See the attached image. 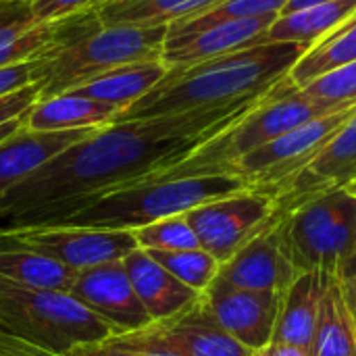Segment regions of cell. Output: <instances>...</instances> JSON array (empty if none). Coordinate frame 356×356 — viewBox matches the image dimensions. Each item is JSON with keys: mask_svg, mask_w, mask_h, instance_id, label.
Returning a JSON list of instances; mask_svg holds the SVG:
<instances>
[{"mask_svg": "<svg viewBox=\"0 0 356 356\" xmlns=\"http://www.w3.org/2000/svg\"><path fill=\"white\" fill-rule=\"evenodd\" d=\"M0 330L54 356L104 342L115 330L58 290L25 288L0 277Z\"/></svg>", "mask_w": 356, "mask_h": 356, "instance_id": "obj_6", "label": "cell"}, {"mask_svg": "<svg viewBox=\"0 0 356 356\" xmlns=\"http://www.w3.org/2000/svg\"><path fill=\"white\" fill-rule=\"evenodd\" d=\"M75 273L77 271L65 267L63 263L31 250L0 248V277L6 282L38 290L69 292Z\"/></svg>", "mask_w": 356, "mask_h": 356, "instance_id": "obj_25", "label": "cell"}, {"mask_svg": "<svg viewBox=\"0 0 356 356\" xmlns=\"http://www.w3.org/2000/svg\"><path fill=\"white\" fill-rule=\"evenodd\" d=\"M353 184H356V108L300 171L263 196L273 200L271 223H280L311 198Z\"/></svg>", "mask_w": 356, "mask_h": 356, "instance_id": "obj_10", "label": "cell"}, {"mask_svg": "<svg viewBox=\"0 0 356 356\" xmlns=\"http://www.w3.org/2000/svg\"><path fill=\"white\" fill-rule=\"evenodd\" d=\"M252 356H311L309 350L290 346V344H280V342H271L265 348L257 350Z\"/></svg>", "mask_w": 356, "mask_h": 356, "instance_id": "obj_37", "label": "cell"}, {"mask_svg": "<svg viewBox=\"0 0 356 356\" xmlns=\"http://www.w3.org/2000/svg\"><path fill=\"white\" fill-rule=\"evenodd\" d=\"M38 98L40 88L35 83L0 96V144L27 127V115Z\"/></svg>", "mask_w": 356, "mask_h": 356, "instance_id": "obj_30", "label": "cell"}, {"mask_svg": "<svg viewBox=\"0 0 356 356\" xmlns=\"http://www.w3.org/2000/svg\"><path fill=\"white\" fill-rule=\"evenodd\" d=\"M353 186H355V184H353Z\"/></svg>", "mask_w": 356, "mask_h": 356, "instance_id": "obj_40", "label": "cell"}, {"mask_svg": "<svg viewBox=\"0 0 356 356\" xmlns=\"http://www.w3.org/2000/svg\"><path fill=\"white\" fill-rule=\"evenodd\" d=\"M125 273L152 321L177 315L200 300V292L188 288L161 267L148 252L136 248L123 259Z\"/></svg>", "mask_w": 356, "mask_h": 356, "instance_id": "obj_17", "label": "cell"}, {"mask_svg": "<svg viewBox=\"0 0 356 356\" xmlns=\"http://www.w3.org/2000/svg\"><path fill=\"white\" fill-rule=\"evenodd\" d=\"M336 111L342 108L309 98L290 81V77H284L242 119L204 142L186 161L161 173L159 177L229 175V169L242 156L254 152L257 148L277 140L280 136L296 129L311 119Z\"/></svg>", "mask_w": 356, "mask_h": 356, "instance_id": "obj_5", "label": "cell"}, {"mask_svg": "<svg viewBox=\"0 0 356 356\" xmlns=\"http://www.w3.org/2000/svg\"><path fill=\"white\" fill-rule=\"evenodd\" d=\"M167 71L169 67L163 60L131 63V65L111 69L69 92L115 106L119 108V113H123L127 106L144 98L167 75Z\"/></svg>", "mask_w": 356, "mask_h": 356, "instance_id": "obj_21", "label": "cell"}, {"mask_svg": "<svg viewBox=\"0 0 356 356\" xmlns=\"http://www.w3.org/2000/svg\"><path fill=\"white\" fill-rule=\"evenodd\" d=\"M113 342L148 353L169 356H252L254 353L236 342L209 313L202 302L188 307L186 311L167 319L150 321L146 327L113 336Z\"/></svg>", "mask_w": 356, "mask_h": 356, "instance_id": "obj_9", "label": "cell"}, {"mask_svg": "<svg viewBox=\"0 0 356 356\" xmlns=\"http://www.w3.org/2000/svg\"><path fill=\"white\" fill-rule=\"evenodd\" d=\"M202 302L236 342L257 353L273 340L284 294L242 290L215 277L202 292Z\"/></svg>", "mask_w": 356, "mask_h": 356, "instance_id": "obj_12", "label": "cell"}, {"mask_svg": "<svg viewBox=\"0 0 356 356\" xmlns=\"http://www.w3.org/2000/svg\"><path fill=\"white\" fill-rule=\"evenodd\" d=\"M350 188H353V190H355V192H356V184H355V186H350Z\"/></svg>", "mask_w": 356, "mask_h": 356, "instance_id": "obj_39", "label": "cell"}, {"mask_svg": "<svg viewBox=\"0 0 356 356\" xmlns=\"http://www.w3.org/2000/svg\"><path fill=\"white\" fill-rule=\"evenodd\" d=\"M296 275L284 244L282 225L269 221L263 232L221 265L217 280L242 290L286 294Z\"/></svg>", "mask_w": 356, "mask_h": 356, "instance_id": "obj_14", "label": "cell"}, {"mask_svg": "<svg viewBox=\"0 0 356 356\" xmlns=\"http://www.w3.org/2000/svg\"><path fill=\"white\" fill-rule=\"evenodd\" d=\"M286 4L288 0H225L211 10L198 17L186 19V21H179V23H173L167 29L169 31H196V29H204L209 25L223 23V21L271 17V15H280Z\"/></svg>", "mask_w": 356, "mask_h": 356, "instance_id": "obj_27", "label": "cell"}, {"mask_svg": "<svg viewBox=\"0 0 356 356\" xmlns=\"http://www.w3.org/2000/svg\"><path fill=\"white\" fill-rule=\"evenodd\" d=\"M98 2L102 0H29V8L35 23H50L90 10Z\"/></svg>", "mask_w": 356, "mask_h": 356, "instance_id": "obj_31", "label": "cell"}, {"mask_svg": "<svg viewBox=\"0 0 356 356\" xmlns=\"http://www.w3.org/2000/svg\"><path fill=\"white\" fill-rule=\"evenodd\" d=\"M353 60H356V13L336 31L313 44L290 69L288 77L296 88H305L313 79Z\"/></svg>", "mask_w": 356, "mask_h": 356, "instance_id": "obj_24", "label": "cell"}, {"mask_svg": "<svg viewBox=\"0 0 356 356\" xmlns=\"http://www.w3.org/2000/svg\"><path fill=\"white\" fill-rule=\"evenodd\" d=\"M67 294L108 323L117 336L134 334L152 321L125 273L123 261L77 271Z\"/></svg>", "mask_w": 356, "mask_h": 356, "instance_id": "obj_13", "label": "cell"}, {"mask_svg": "<svg viewBox=\"0 0 356 356\" xmlns=\"http://www.w3.org/2000/svg\"><path fill=\"white\" fill-rule=\"evenodd\" d=\"M332 280L334 277L323 271H307L296 275V280L284 294L280 319L271 342L311 350L319 305Z\"/></svg>", "mask_w": 356, "mask_h": 356, "instance_id": "obj_18", "label": "cell"}, {"mask_svg": "<svg viewBox=\"0 0 356 356\" xmlns=\"http://www.w3.org/2000/svg\"><path fill=\"white\" fill-rule=\"evenodd\" d=\"M0 356H54L0 330Z\"/></svg>", "mask_w": 356, "mask_h": 356, "instance_id": "obj_34", "label": "cell"}, {"mask_svg": "<svg viewBox=\"0 0 356 356\" xmlns=\"http://www.w3.org/2000/svg\"><path fill=\"white\" fill-rule=\"evenodd\" d=\"M263 96L100 127L10 188L0 202V227L46 225L94 198L159 177L242 119Z\"/></svg>", "mask_w": 356, "mask_h": 356, "instance_id": "obj_1", "label": "cell"}, {"mask_svg": "<svg viewBox=\"0 0 356 356\" xmlns=\"http://www.w3.org/2000/svg\"><path fill=\"white\" fill-rule=\"evenodd\" d=\"M309 50L296 42H265L217 58L169 67L167 75L115 121L150 119L236 104L267 94Z\"/></svg>", "mask_w": 356, "mask_h": 356, "instance_id": "obj_2", "label": "cell"}, {"mask_svg": "<svg viewBox=\"0 0 356 356\" xmlns=\"http://www.w3.org/2000/svg\"><path fill=\"white\" fill-rule=\"evenodd\" d=\"M0 248L31 250L50 257L73 271L111 261H123L138 248L131 232L75 225H17L0 227Z\"/></svg>", "mask_w": 356, "mask_h": 356, "instance_id": "obj_8", "label": "cell"}, {"mask_svg": "<svg viewBox=\"0 0 356 356\" xmlns=\"http://www.w3.org/2000/svg\"><path fill=\"white\" fill-rule=\"evenodd\" d=\"M280 225L298 275L323 271L342 280L356 273V192L350 186L311 198Z\"/></svg>", "mask_w": 356, "mask_h": 356, "instance_id": "obj_7", "label": "cell"}, {"mask_svg": "<svg viewBox=\"0 0 356 356\" xmlns=\"http://www.w3.org/2000/svg\"><path fill=\"white\" fill-rule=\"evenodd\" d=\"M119 117V108L83 98L71 92L50 98H38L27 115L31 131H69V129H100Z\"/></svg>", "mask_w": 356, "mask_h": 356, "instance_id": "obj_19", "label": "cell"}, {"mask_svg": "<svg viewBox=\"0 0 356 356\" xmlns=\"http://www.w3.org/2000/svg\"><path fill=\"white\" fill-rule=\"evenodd\" d=\"M31 83V60L0 69V96L17 92Z\"/></svg>", "mask_w": 356, "mask_h": 356, "instance_id": "obj_33", "label": "cell"}, {"mask_svg": "<svg viewBox=\"0 0 356 356\" xmlns=\"http://www.w3.org/2000/svg\"><path fill=\"white\" fill-rule=\"evenodd\" d=\"M311 356H356V330L346 309L340 282L334 277L321 298L313 332Z\"/></svg>", "mask_w": 356, "mask_h": 356, "instance_id": "obj_23", "label": "cell"}, {"mask_svg": "<svg viewBox=\"0 0 356 356\" xmlns=\"http://www.w3.org/2000/svg\"><path fill=\"white\" fill-rule=\"evenodd\" d=\"M277 15L223 21L196 31H169L163 44L161 60L167 67L192 65L267 42V33Z\"/></svg>", "mask_w": 356, "mask_h": 356, "instance_id": "obj_15", "label": "cell"}, {"mask_svg": "<svg viewBox=\"0 0 356 356\" xmlns=\"http://www.w3.org/2000/svg\"><path fill=\"white\" fill-rule=\"evenodd\" d=\"M225 0H102L92 10L100 25L169 27L198 17Z\"/></svg>", "mask_w": 356, "mask_h": 356, "instance_id": "obj_20", "label": "cell"}, {"mask_svg": "<svg viewBox=\"0 0 356 356\" xmlns=\"http://www.w3.org/2000/svg\"><path fill=\"white\" fill-rule=\"evenodd\" d=\"M148 252V250H144ZM161 267H165L173 277H177L181 284L196 292H204L215 277L219 275L221 263L213 259L207 250L202 248H190V250H152L148 252Z\"/></svg>", "mask_w": 356, "mask_h": 356, "instance_id": "obj_26", "label": "cell"}, {"mask_svg": "<svg viewBox=\"0 0 356 356\" xmlns=\"http://www.w3.org/2000/svg\"><path fill=\"white\" fill-rule=\"evenodd\" d=\"M98 129L69 131H31L23 127L13 138L0 144V202L10 188L48 163L65 148L90 138Z\"/></svg>", "mask_w": 356, "mask_h": 356, "instance_id": "obj_16", "label": "cell"}, {"mask_svg": "<svg viewBox=\"0 0 356 356\" xmlns=\"http://www.w3.org/2000/svg\"><path fill=\"white\" fill-rule=\"evenodd\" d=\"M167 27L100 25L90 8L75 33L31 60V83L40 98L65 94L111 69L161 60Z\"/></svg>", "mask_w": 356, "mask_h": 356, "instance_id": "obj_3", "label": "cell"}, {"mask_svg": "<svg viewBox=\"0 0 356 356\" xmlns=\"http://www.w3.org/2000/svg\"><path fill=\"white\" fill-rule=\"evenodd\" d=\"M300 90L309 98L330 106H338V108L356 106V60L313 79Z\"/></svg>", "mask_w": 356, "mask_h": 356, "instance_id": "obj_29", "label": "cell"}, {"mask_svg": "<svg viewBox=\"0 0 356 356\" xmlns=\"http://www.w3.org/2000/svg\"><path fill=\"white\" fill-rule=\"evenodd\" d=\"M355 13L356 0H332L277 15L269 27L267 42H296L311 48L346 23Z\"/></svg>", "mask_w": 356, "mask_h": 356, "instance_id": "obj_22", "label": "cell"}, {"mask_svg": "<svg viewBox=\"0 0 356 356\" xmlns=\"http://www.w3.org/2000/svg\"><path fill=\"white\" fill-rule=\"evenodd\" d=\"M271 215L273 200L246 190L242 194L196 207L186 213V219L194 229L200 248L223 265L265 229Z\"/></svg>", "mask_w": 356, "mask_h": 356, "instance_id": "obj_11", "label": "cell"}, {"mask_svg": "<svg viewBox=\"0 0 356 356\" xmlns=\"http://www.w3.org/2000/svg\"><path fill=\"white\" fill-rule=\"evenodd\" d=\"M248 181L240 175L159 177L94 198L46 225H75L131 232L142 225L186 215L207 202L242 194Z\"/></svg>", "mask_w": 356, "mask_h": 356, "instance_id": "obj_4", "label": "cell"}, {"mask_svg": "<svg viewBox=\"0 0 356 356\" xmlns=\"http://www.w3.org/2000/svg\"><path fill=\"white\" fill-rule=\"evenodd\" d=\"M69 356H169L161 355V353H148V350H136V348H127L121 346L117 342H113L111 338L104 342H96L90 346H79L75 348Z\"/></svg>", "mask_w": 356, "mask_h": 356, "instance_id": "obj_32", "label": "cell"}, {"mask_svg": "<svg viewBox=\"0 0 356 356\" xmlns=\"http://www.w3.org/2000/svg\"><path fill=\"white\" fill-rule=\"evenodd\" d=\"M33 21L27 0H0V29L13 23Z\"/></svg>", "mask_w": 356, "mask_h": 356, "instance_id": "obj_35", "label": "cell"}, {"mask_svg": "<svg viewBox=\"0 0 356 356\" xmlns=\"http://www.w3.org/2000/svg\"><path fill=\"white\" fill-rule=\"evenodd\" d=\"M131 236L138 244L140 250H190V248H200L198 238L194 229L190 227L186 215H175L167 217L148 225H142L138 229H131Z\"/></svg>", "mask_w": 356, "mask_h": 356, "instance_id": "obj_28", "label": "cell"}, {"mask_svg": "<svg viewBox=\"0 0 356 356\" xmlns=\"http://www.w3.org/2000/svg\"><path fill=\"white\" fill-rule=\"evenodd\" d=\"M340 282V290H342V296H344V302H346V309L353 317V323H355L356 330V273L353 275H346Z\"/></svg>", "mask_w": 356, "mask_h": 356, "instance_id": "obj_36", "label": "cell"}, {"mask_svg": "<svg viewBox=\"0 0 356 356\" xmlns=\"http://www.w3.org/2000/svg\"><path fill=\"white\" fill-rule=\"evenodd\" d=\"M323 2H332V0H288V4L284 6V10L280 15L294 13V10H300V8H307V6H315V4H323Z\"/></svg>", "mask_w": 356, "mask_h": 356, "instance_id": "obj_38", "label": "cell"}]
</instances>
